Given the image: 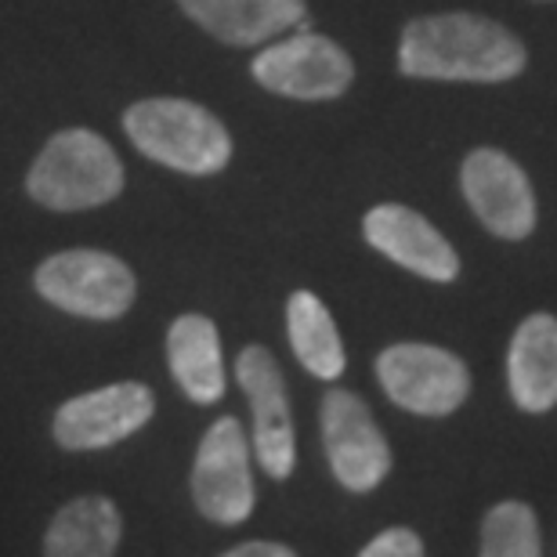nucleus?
<instances>
[{
    "instance_id": "obj_1",
    "label": "nucleus",
    "mask_w": 557,
    "mask_h": 557,
    "mask_svg": "<svg viewBox=\"0 0 557 557\" xmlns=\"http://www.w3.org/2000/svg\"><path fill=\"white\" fill-rule=\"evenodd\" d=\"M525 48L507 26L482 15H428L409 22L398 70L417 81L496 84L525 70Z\"/></svg>"
},
{
    "instance_id": "obj_2",
    "label": "nucleus",
    "mask_w": 557,
    "mask_h": 557,
    "mask_svg": "<svg viewBox=\"0 0 557 557\" xmlns=\"http://www.w3.org/2000/svg\"><path fill=\"white\" fill-rule=\"evenodd\" d=\"M124 131L135 149L171 171L207 177L225 171L232 138L225 124L185 98H145L124 113Z\"/></svg>"
},
{
    "instance_id": "obj_3",
    "label": "nucleus",
    "mask_w": 557,
    "mask_h": 557,
    "mask_svg": "<svg viewBox=\"0 0 557 557\" xmlns=\"http://www.w3.org/2000/svg\"><path fill=\"white\" fill-rule=\"evenodd\" d=\"M26 193L48 210H91L124 193V163L102 135L59 131L26 174Z\"/></svg>"
},
{
    "instance_id": "obj_4",
    "label": "nucleus",
    "mask_w": 557,
    "mask_h": 557,
    "mask_svg": "<svg viewBox=\"0 0 557 557\" xmlns=\"http://www.w3.org/2000/svg\"><path fill=\"white\" fill-rule=\"evenodd\" d=\"M37 294L76 319L113 322L127 315L138 297V278L116 253L106 250H62L40 261L33 275Z\"/></svg>"
},
{
    "instance_id": "obj_5",
    "label": "nucleus",
    "mask_w": 557,
    "mask_h": 557,
    "mask_svg": "<svg viewBox=\"0 0 557 557\" xmlns=\"http://www.w3.org/2000/svg\"><path fill=\"white\" fill-rule=\"evenodd\" d=\"M376 381L398 409L417 417H449L471 395V373L460 355L420 341L392 344L376 355Z\"/></svg>"
},
{
    "instance_id": "obj_6",
    "label": "nucleus",
    "mask_w": 557,
    "mask_h": 557,
    "mask_svg": "<svg viewBox=\"0 0 557 557\" xmlns=\"http://www.w3.org/2000/svg\"><path fill=\"white\" fill-rule=\"evenodd\" d=\"M250 438L236 417H218L199 438L193 460V504L214 525H243L253 515Z\"/></svg>"
},
{
    "instance_id": "obj_7",
    "label": "nucleus",
    "mask_w": 557,
    "mask_h": 557,
    "mask_svg": "<svg viewBox=\"0 0 557 557\" xmlns=\"http://www.w3.org/2000/svg\"><path fill=\"white\" fill-rule=\"evenodd\" d=\"M319 428L330 471L348 493L366 496L384 485L392 474V445L362 395L330 387L319 409Z\"/></svg>"
},
{
    "instance_id": "obj_8",
    "label": "nucleus",
    "mask_w": 557,
    "mask_h": 557,
    "mask_svg": "<svg viewBox=\"0 0 557 557\" xmlns=\"http://www.w3.org/2000/svg\"><path fill=\"white\" fill-rule=\"evenodd\" d=\"M253 81L272 95L297 98V102H326L341 98L355 81L351 54L322 33H289L269 44L253 59Z\"/></svg>"
},
{
    "instance_id": "obj_9",
    "label": "nucleus",
    "mask_w": 557,
    "mask_h": 557,
    "mask_svg": "<svg viewBox=\"0 0 557 557\" xmlns=\"http://www.w3.org/2000/svg\"><path fill=\"white\" fill-rule=\"evenodd\" d=\"M236 376L253 417L250 449L272 482H286L297 467V431H294V413H289L283 366L275 362V355L269 348L250 344V348L239 351Z\"/></svg>"
},
{
    "instance_id": "obj_10",
    "label": "nucleus",
    "mask_w": 557,
    "mask_h": 557,
    "mask_svg": "<svg viewBox=\"0 0 557 557\" xmlns=\"http://www.w3.org/2000/svg\"><path fill=\"white\" fill-rule=\"evenodd\" d=\"M156 413L152 387L138 381L109 384L98 392L76 395L54 413V442L70 453L109 449V445L131 438Z\"/></svg>"
},
{
    "instance_id": "obj_11",
    "label": "nucleus",
    "mask_w": 557,
    "mask_h": 557,
    "mask_svg": "<svg viewBox=\"0 0 557 557\" xmlns=\"http://www.w3.org/2000/svg\"><path fill=\"white\" fill-rule=\"evenodd\" d=\"M463 196L478 221L499 239H525L536 228V199L525 171L499 149H474L463 160Z\"/></svg>"
},
{
    "instance_id": "obj_12",
    "label": "nucleus",
    "mask_w": 557,
    "mask_h": 557,
    "mask_svg": "<svg viewBox=\"0 0 557 557\" xmlns=\"http://www.w3.org/2000/svg\"><path fill=\"white\" fill-rule=\"evenodd\" d=\"M362 236L387 261H395L398 269L413 272L420 278L453 283L460 275V253L453 250V243L428 218L403 203L373 207L362 221Z\"/></svg>"
},
{
    "instance_id": "obj_13",
    "label": "nucleus",
    "mask_w": 557,
    "mask_h": 557,
    "mask_svg": "<svg viewBox=\"0 0 557 557\" xmlns=\"http://www.w3.org/2000/svg\"><path fill=\"white\" fill-rule=\"evenodd\" d=\"M507 384L515 406L525 413H550L557 406V319L550 311H536L515 330Z\"/></svg>"
},
{
    "instance_id": "obj_14",
    "label": "nucleus",
    "mask_w": 557,
    "mask_h": 557,
    "mask_svg": "<svg viewBox=\"0 0 557 557\" xmlns=\"http://www.w3.org/2000/svg\"><path fill=\"white\" fill-rule=\"evenodd\" d=\"M210 37L232 48H253L305 22V0H177Z\"/></svg>"
},
{
    "instance_id": "obj_15",
    "label": "nucleus",
    "mask_w": 557,
    "mask_h": 557,
    "mask_svg": "<svg viewBox=\"0 0 557 557\" xmlns=\"http://www.w3.org/2000/svg\"><path fill=\"white\" fill-rule=\"evenodd\" d=\"M166 366L177 387L196 406H214L225 395V355L218 326L207 315H177L166 330Z\"/></svg>"
},
{
    "instance_id": "obj_16",
    "label": "nucleus",
    "mask_w": 557,
    "mask_h": 557,
    "mask_svg": "<svg viewBox=\"0 0 557 557\" xmlns=\"http://www.w3.org/2000/svg\"><path fill=\"white\" fill-rule=\"evenodd\" d=\"M124 518L109 496H76L44 532V557H116Z\"/></svg>"
},
{
    "instance_id": "obj_17",
    "label": "nucleus",
    "mask_w": 557,
    "mask_h": 557,
    "mask_svg": "<svg viewBox=\"0 0 557 557\" xmlns=\"http://www.w3.org/2000/svg\"><path fill=\"white\" fill-rule=\"evenodd\" d=\"M286 333H289V344H294V355L311 376H319V381H337L344 373L348 355H344L341 330H337V322H333L330 308L322 305L311 289L289 294Z\"/></svg>"
},
{
    "instance_id": "obj_18",
    "label": "nucleus",
    "mask_w": 557,
    "mask_h": 557,
    "mask_svg": "<svg viewBox=\"0 0 557 557\" xmlns=\"http://www.w3.org/2000/svg\"><path fill=\"white\" fill-rule=\"evenodd\" d=\"M478 557H543V532L536 510L521 499H504L482 518Z\"/></svg>"
},
{
    "instance_id": "obj_19",
    "label": "nucleus",
    "mask_w": 557,
    "mask_h": 557,
    "mask_svg": "<svg viewBox=\"0 0 557 557\" xmlns=\"http://www.w3.org/2000/svg\"><path fill=\"white\" fill-rule=\"evenodd\" d=\"M423 540L420 532L406 529V525H392L384 532H376V536L366 543L359 557H423Z\"/></svg>"
},
{
    "instance_id": "obj_20",
    "label": "nucleus",
    "mask_w": 557,
    "mask_h": 557,
    "mask_svg": "<svg viewBox=\"0 0 557 557\" xmlns=\"http://www.w3.org/2000/svg\"><path fill=\"white\" fill-rule=\"evenodd\" d=\"M218 557H297L286 543H272V540H250V543H239Z\"/></svg>"
}]
</instances>
